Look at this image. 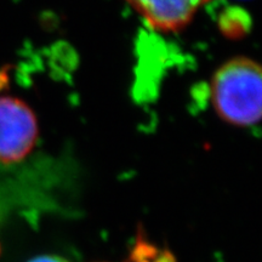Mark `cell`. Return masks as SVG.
Wrapping results in <instances>:
<instances>
[{
	"instance_id": "277c9868",
	"label": "cell",
	"mask_w": 262,
	"mask_h": 262,
	"mask_svg": "<svg viewBox=\"0 0 262 262\" xmlns=\"http://www.w3.org/2000/svg\"><path fill=\"white\" fill-rule=\"evenodd\" d=\"M29 262H67L63 258L57 257V256H52V255H45V256H38L35 258H33Z\"/></svg>"
},
{
	"instance_id": "6da1fadb",
	"label": "cell",
	"mask_w": 262,
	"mask_h": 262,
	"mask_svg": "<svg viewBox=\"0 0 262 262\" xmlns=\"http://www.w3.org/2000/svg\"><path fill=\"white\" fill-rule=\"evenodd\" d=\"M211 102L226 123L248 127L261 118V68L248 57L229 60L215 72L211 80Z\"/></svg>"
},
{
	"instance_id": "3957f363",
	"label": "cell",
	"mask_w": 262,
	"mask_h": 262,
	"mask_svg": "<svg viewBox=\"0 0 262 262\" xmlns=\"http://www.w3.org/2000/svg\"><path fill=\"white\" fill-rule=\"evenodd\" d=\"M153 31L176 33L191 24L210 0H125Z\"/></svg>"
},
{
	"instance_id": "7a4b0ae2",
	"label": "cell",
	"mask_w": 262,
	"mask_h": 262,
	"mask_svg": "<svg viewBox=\"0 0 262 262\" xmlns=\"http://www.w3.org/2000/svg\"><path fill=\"white\" fill-rule=\"evenodd\" d=\"M39 137L37 117L25 101L11 96L0 97V163L24 160Z\"/></svg>"
}]
</instances>
